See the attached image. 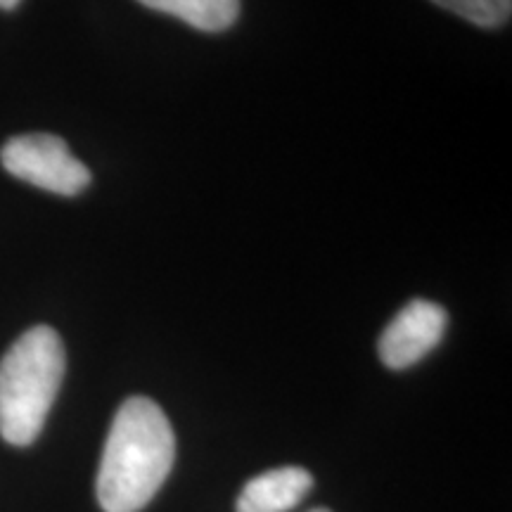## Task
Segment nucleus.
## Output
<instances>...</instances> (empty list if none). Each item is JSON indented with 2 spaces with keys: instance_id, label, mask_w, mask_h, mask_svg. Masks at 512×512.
<instances>
[{
  "instance_id": "nucleus-4",
  "label": "nucleus",
  "mask_w": 512,
  "mask_h": 512,
  "mask_svg": "<svg viewBox=\"0 0 512 512\" xmlns=\"http://www.w3.org/2000/svg\"><path fill=\"white\" fill-rule=\"evenodd\" d=\"M448 313L427 299H413L396 313L377 344L382 363L392 370H406L422 361L444 339Z\"/></svg>"
},
{
  "instance_id": "nucleus-1",
  "label": "nucleus",
  "mask_w": 512,
  "mask_h": 512,
  "mask_svg": "<svg viewBox=\"0 0 512 512\" xmlns=\"http://www.w3.org/2000/svg\"><path fill=\"white\" fill-rule=\"evenodd\" d=\"M176 458L174 427L147 396L119 406L107 434L95 494L105 512H140L169 477Z\"/></svg>"
},
{
  "instance_id": "nucleus-8",
  "label": "nucleus",
  "mask_w": 512,
  "mask_h": 512,
  "mask_svg": "<svg viewBox=\"0 0 512 512\" xmlns=\"http://www.w3.org/2000/svg\"><path fill=\"white\" fill-rule=\"evenodd\" d=\"M22 0H0V10H15Z\"/></svg>"
},
{
  "instance_id": "nucleus-9",
  "label": "nucleus",
  "mask_w": 512,
  "mask_h": 512,
  "mask_svg": "<svg viewBox=\"0 0 512 512\" xmlns=\"http://www.w3.org/2000/svg\"><path fill=\"white\" fill-rule=\"evenodd\" d=\"M311 512H330V510L328 508H313Z\"/></svg>"
},
{
  "instance_id": "nucleus-2",
  "label": "nucleus",
  "mask_w": 512,
  "mask_h": 512,
  "mask_svg": "<svg viewBox=\"0 0 512 512\" xmlns=\"http://www.w3.org/2000/svg\"><path fill=\"white\" fill-rule=\"evenodd\" d=\"M64 344L48 325L24 332L0 361V437L31 446L46 425L64 380Z\"/></svg>"
},
{
  "instance_id": "nucleus-6",
  "label": "nucleus",
  "mask_w": 512,
  "mask_h": 512,
  "mask_svg": "<svg viewBox=\"0 0 512 512\" xmlns=\"http://www.w3.org/2000/svg\"><path fill=\"white\" fill-rule=\"evenodd\" d=\"M138 3L209 34L230 29L240 17V0H138Z\"/></svg>"
},
{
  "instance_id": "nucleus-7",
  "label": "nucleus",
  "mask_w": 512,
  "mask_h": 512,
  "mask_svg": "<svg viewBox=\"0 0 512 512\" xmlns=\"http://www.w3.org/2000/svg\"><path fill=\"white\" fill-rule=\"evenodd\" d=\"M432 3L477 27H501L512 12V0H432Z\"/></svg>"
},
{
  "instance_id": "nucleus-5",
  "label": "nucleus",
  "mask_w": 512,
  "mask_h": 512,
  "mask_svg": "<svg viewBox=\"0 0 512 512\" xmlns=\"http://www.w3.org/2000/svg\"><path fill=\"white\" fill-rule=\"evenodd\" d=\"M313 477L304 467H275L249 479L238 498V512H290L309 496Z\"/></svg>"
},
{
  "instance_id": "nucleus-3",
  "label": "nucleus",
  "mask_w": 512,
  "mask_h": 512,
  "mask_svg": "<svg viewBox=\"0 0 512 512\" xmlns=\"http://www.w3.org/2000/svg\"><path fill=\"white\" fill-rule=\"evenodd\" d=\"M3 169L19 181L55 195L74 197L91 185V171L79 162L62 138L50 133H27L10 138L0 150Z\"/></svg>"
}]
</instances>
